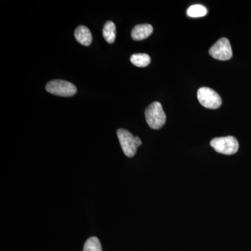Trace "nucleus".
<instances>
[{
  "label": "nucleus",
  "mask_w": 251,
  "mask_h": 251,
  "mask_svg": "<svg viewBox=\"0 0 251 251\" xmlns=\"http://www.w3.org/2000/svg\"><path fill=\"white\" fill-rule=\"evenodd\" d=\"M198 99L202 106L208 109H218L222 105L219 94L209 87H201L198 90Z\"/></svg>",
  "instance_id": "obj_5"
},
{
  "label": "nucleus",
  "mask_w": 251,
  "mask_h": 251,
  "mask_svg": "<svg viewBox=\"0 0 251 251\" xmlns=\"http://www.w3.org/2000/svg\"><path fill=\"white\" fill-rule=\"evenodd\" d=\"M210 145L216 152L225 155L234 154L239 150V143L233 136L214 138L210 142Z\"/></svg>",
  "instance_id": "obj_3"
},
{
  "label": "nucleus",
  "mask_w": 251,
  "mask_h": 251,
  "mask_svg": "<svg viewBox=\"0 0 251 251\" xmlns=\"http://www.w3.org/2000/svg\"><path fill=\"white\" fill-rule=\"evenodd\" d=\"M207 10L201 4H195L190 6L187 10V15L191 18H201L206 16Z\"/></svg>",
  "instance_id": "obj_11"
},
{
  "label": "nucleus",
  "mask_w": 251,
  "mask_h": 251,
  "mask_svg": "<svg viewBox=\"0 0 251 251\" xmlns=\"http://www.w3.org/2000/svg\"><path fill=\"white\" fill-rule=\"evenodd\" d=\"M209 54L218 60H229L232 57V50L230 43L227 38H222L216 41L210 49Z\"/></svg>",
  "instance_id": "obj_6"
},
{
  "label": "nucleus",
  "mask_w": 251,
  "mask_h": 251,
  "mask_svg": "<svg viewBox=\"0 0 251 251\" xmlns=\"http://www.w3.org/2000/svg\"><path fill=\"white\" fill-rule=\"evenodd\" d=\"M130 62L135 67H146L151 62V58L148 54H134L130 57Z\"/></svg>",
  "instance_id": "obj_10"
},
{
  "label": "nucleus",
  "mask_w": 251,
  "mask_h": 251,
  "mask_svg": "<svg viewBox=\"0 0 251 251\" xmlns=\"http://www.w3.org/2000/svg\"><path fill=\"white\" fill-rule=\"evenodd\" d=\"M147 123L153 129H160L166 122V115L159 102H153L145 110Z\"/></svg>",
  "instance_id": "obj_1"
},
{
  "label": "nucleus",
  "mask_w": 251,
  "mask_h": 251,
  "mask_svg": "<svg viewBox=\"0 0 251 251\" xmlns=\"http://www.w3.org/2000/svg\"><path fill=\"white\" fill-rule=\"evenodd\" d=\"M117 137L126 156L133 157L137 150L142 145L141 140L138 137L133 136L128 130L120 128L117 130Z\"/></svg>",
  "instance_id": "obj_2"
},
{
  "label": "nucleus",
  "mask_w": 251,
  "mask_h": 251,
  "mask_svg": "<svg viewBox=\"0 0 251 251\" xmlns=\"http://www.w3.org/2000/svg\"><path fill=\"white\" fill-rule=\"evenodd\" d=\"M153 32V27L150 24H142L135 26L131 31V37L134 41L147 39Z\"/></svg>",
  "instance_id": "obj_7"
},
{
  "label": "nucleus",
  "mask_w": 251,
  "mask_h": 251,
  "mask_svg": "<svg viewBox=\"0 0 251 251\" xmlns=\"http://www.w3.org/2000/svg\"><path fill=\"white\" fill-rule=\"evenodd\" d=\"M46 89L49 93L64 97H72L77 92L76 87L74 84L62 80L50 81Z\"/></svg>",
  "instance_id": "obj_4"
},
{
  "label": "nucleus",
  "mask_w": 251,
  "mask_h": 251,
  "mask_svg": "<svg viewBox=\"0 0 251 251\" xmlns=\"http://www.w3.org/2000/svg\"><path fill=\"white\" fill-rule=\"evenodd\" d=\"M103 35L104 39L108 44L115 42L116 38V27L115 23L112 21L105 23L103 29Z\"/></svg>",
  "instance_id": "obj_9"
},
{
  "label": "nucleus",
  "mask_w": 251,
  "mask_h": 251,
  "mask_svg": "<svg viewBox=\"0 0 251 251\" xmlns=\"http://www.w3.org/2000/svg\"><path fill=\"white\" fill-rule=\"evenodd\" d=\"M83 251H102L101 245L98 238H89L84 246Z\"/></svg>",
  "instance_id": "obj_12"
},
{
  "label": "nucleus",
  "mask_w": 251,
  "mask_h": 251,
  "mask_svg": "<svg viewBox=\"0 0 251 251\" xmlns=\"http://www.w3.org/2000/svg\"><path fill=\"white\" fill-rule=\"evenodd\" d=\"M75 39L82 45L89 46L92 41V33L90 29L83 25L79 26L74 33Z\"/></svg>",
  "instance_id": "obj_8"
}]
</instances>
